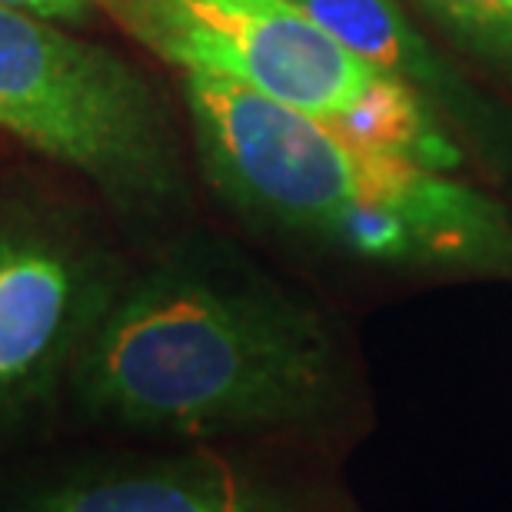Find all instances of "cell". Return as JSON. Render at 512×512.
<instances>
[{
    "instance_id": "6da1fadb",
    "label": "cell",
    "mask_w": 512,
    "mask_h": 512,
    "mask_svg": "<svg viewBox=\"0 0 512 512\" xmlns=\"http://www.w3.org/2000/svg\"><path fill=\"white\" fill-rule=\"evenodd\" d=\"M340 396L323 316L220 240L127 273L67 386L87 426L187 446L323 426Z\"/></svg>"
},
{
    "instance_id": "7a4b0ae2",
    "label": "cell",
    "mask_w": 512,
    "mask_h": 512,
    "mask_svg": "<svg viewBox=\"0 0 512 512\" xmlns=\"http://www.w3.org/2000/svg\"><path fill=\"white\" fill-rule=\"evenodd\" d=\"M183 94L203 173L243 217L363 263L512 276V217L486 193L230 80L183 74Z\"/></svg>"
},
{
    "instance_id": "3957f363",
    "label": "cell",
    "mask_w": 512,
    "mask_h": 512,
    "mask_svg": "<svg viewBox=\"0 0 512 512\" xmlns=\"http://www.w3.org/2000/svg\"><path fill=\"white\" fill-rule=\"evenodd\" d=\"M0 130L127 210L177 197V150L147 80L110 50L10 7H0Z\"/></svg>"
},
{
    "instance_id": "277c9868",
    "label": "cell",
    "mask_w": 512,
    "mask_h": 512,
    "mask_svg": "<svg viewBox=\"0 0 512 512\" xmlns=\"http://www.w3.org/2000/svg\"><path fill=\"white\" fill-rule=\"evenodd\" d=\"M124 276L77 217L0 200V459L50 429L77 356Z\"/></svg>"
},
{
    "instance_id": "5b68a950",
    "label": "cell",
    "mask_w": 512,
    "mask_h": 512,
    "mask_svg": "<svg viewBox=\"0 0 512 512\" xmlns=\"http://www.w3.org/2000/svg\"><path fill=\"white\" fill-rule=\"evenodd\" d=\"M183 74L220 77L313 117H336L373 70L293 0H100Z\"/></svg>"
},
{
    "instance_id": "8992f818",
    "label": "cell",
    "mask_w": 512,
    "mask_h": 512,
    "mask_svg": "<svg viewBox=\"0 0 512 512\" xmlns=\"http://www.w3.org/2000/svg\"><path fill=\"white\" fill-rule=\"evenodd\" d=\"M0 512H326L323 496L280 463L183 443V449L84 453L14 469Z\"/></svg>"
},
{
    "instance_id": "52a82bcc",
    "label": "cell",
    "mask_w": 512,
    "mask_h": 512,
    "mask_svg": "<svg viewBox=\"0 0 512 512\" xmlns=\"http://www.w3.org/2000/svg\"><path fill=\"white\" fill-rule=\"evenodd\" d=\"M326 34L360 57L373 74L413 87L419 97H446L459 107V80L443 67L396 0H293Z\"/></svg>"
},
{
    "instance_id": "ba28073f",
    "label": "cell",
    "mask_w": 512,
    "mask_h": 512,
    "mask_svg": "<svg viewBox=\"0 0 512 512\" xmlns=\"http://www.w3.org/2000/svg\"><path fill=\"white\" fill-rule=\"evenodd\" d=\"M326 124L363 150L443 173L459 167V147L433 124L426 100L399 80L376 74L373 84L346 110L326 117Z\"/></svg>"
},
{
    "instance_id": "9c48e42d",
    "label": "cell",
    "mask_w": 512,
    "mask_h": 512,
    "mask_svg": "<svg viewBox=\"0 0 512 512\" xmlns=\"http://www.w3.org/2000/svg\"><path fill=\"white\" fill-rule=\"evenodd\" d=\"M423 4L469 34L512 44V0H423Z\"/></svg>"
},
{
    "instance_id": "30bf717a",
    "label": "cell",
    "mask_w": 512,
    "mask_h": 512,
    "mask_svg": "<svg viewBox=\"0 0 512 512\" xmlns=\"http://www.w3.org/2000/svg\"><path fill=\"white\" fill-rule=\"evenodd\" d=\"M100 0H0V7L20 10V14L40 20H84Z\"/></svg>"
}]
</instances>
